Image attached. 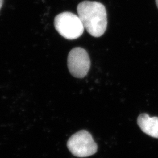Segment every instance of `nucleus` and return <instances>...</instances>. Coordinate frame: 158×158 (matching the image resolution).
I'll return each mask as SVG.
<instances>
[{"label": "nucleus", "instance_id": "nucleus-6", "mask_svg": "<svg viewBox=\"0 0 158 158\" xmlns=\"http://www.w3.org/2000/svg\"><path fill=\"white\" fill-rule=\"evenodd\" d=\"M2 4H3V0H0V10L2 6Z\"/></svg>", "mask_w": 158, "mask_h": 158}, {"label": "nucleus", "instance_id": "nucleus-5", "mask_svg": "<svg viewBox=\"0 0 158 158\" xmlns=\"http://www.w3.org/2000/svg\"><path fill=\"white\" fill-rule=\"evenodd\" d=\"M138 124L142 131L155 138H158V117H151L147 114H141L138 118Z\"/></svg>", "mask_w": 158, "mask_h": 158}, {"label": "nucleus", "instance_id": "nucleus-3", "mask_svg": "<svg viewBox=\"0 0 158 158\" xmlns=\"http://www.w3.org/2000/svg\"><path fill=\"white\" fill-rule=\"evenodd\" d=\"M67 145L74 156L79 158L90 156L97 151V145L92 136L85 130L80 131L72 136Z\"/></svg>", "mask_w": 158, "mask_h": 158}, {"label": "nucleus", "instance_id": "nucleus-2", "mask_svg": "<svg viewBox=\"0 0 158 158\" xmlns=\"http://www.w3.org/2000/svg\"><path fill=\"white\" fill-rule=\"evenodd\" d=\"M54 25L59 34L69 40L79 38L82 35L85 29L78 15L70 12L58 14L55 18Z\"/></svg>", "mask_w": 158, "mask_h": 158}, {"label": "nucleus", "instance_id": "nucleus-1", "mask_svg": "<svg viewBox=\"0 0 158 158\" xmlns=\"http://www.w3.org/2000/svg\"><path fill=\"white\" fill-rule=\"evenodd\" d=\"M77 11L84 28L91 36L98 38L105 33L107 17L106 8L102 3L85 1L77 6Z\"/></svg>", "mask_w": 158, "mask_h": 158}, {"label": "nucleus", "instance_id": "nucleus-7", "mask_svg": "<svg viewBox=\"0 0 158 158\" xmlns=\"http://www.w3.org/2000/svg\"><path fill=\"white\" fill-rule=\"evenodd\" d=\"M156 6H157L158 8V0H156Z\"/></svg>", "mask_w": 158, "mask_h": 158}, {"label": "nucleus", "instance_id": "nucleus-4", "mask_svg": "<svg viewBox=\"0 0 158 158\" xmlns=\"http://www.w3.org/2000/svg\"><path fill=\"white\" fill-rule=\"evenodd\" d=\"M90 59L87 51L77 47L71 50L68 57L69 70L71 74L77 78L85 77L90 68Z\"/></svg>", "mask_w": 158, "mask_h": 158}]
</instances>
